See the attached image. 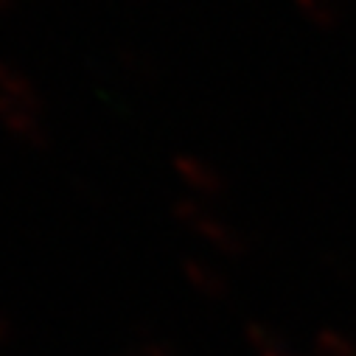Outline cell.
Returning a JSON list of instances; mask_svg holds the SVG:
<instances>
[{"instance_id":"6da1fadb","label":"cell","mask_w":356,"mask_h":356,"mask_svg":"<svg viewBox=\"0 0 356 356\" xmlns=\"http://www.w3.org/2000/svg\"><path fill=\"white\" fill-rule=\"evenodd\" d=\"M174 219L191 227L197 236H202L208 244H213L216 250L227 252V255H241L247 252V241L238 230H233L227 222H222L219 216H213L208 208H202L194 200H177L174 202Z\"/></svg>"},{"instance_id":"7a4b0ae2","label":"cell","mask_w":356,"mask_h":356,"mask_svg":"<svg viewBox=\"0 0 356 356\" xmlns=\"http://www.w3.org/2000/svg\"><path fill=\"white\" fill-rule=\"evenodd\" d=\"M0 124H3V129L37 149H45L48 146V135L37 118V110L20 104V102H12L6 96H0Z\"/></svg>"},{"instance_id":"3957f363","label":"cell","mask_w":356,"mask_h":356,"mask_svg":"<svg viewBox=\"0 0 356 356\" xmlns=\"http://www.w3.org/2000/svg\"><path fill=\"white\" fill-rule=\"evenodd\" d=\"M174 168L186 180V186H191L200 194H222L225 191V177L219 174V168L194 154H177Z\"/></svg>"},{"instance_id":"277c9868","label":"cell","mask_w":356,"mask_h":356,"mask_svg":"<svg viewBox=\"0 0 356 356\" xmlns=\"http://www.w3.org/2000/svg\"><path fill=\"white\" fill-rule=\"evenodd\" d=\"M183 273H186L188 284H191L200 295H205V298H211V300H219V298H225V295L230 292L225 275H222L219 270H213L211 264L200 261V258L186 255V258H183Z\"/></svg>"},{"instance_id":"5b68a950","label":"cell","mask_w":356,"mask_h":356,"mask_svg":"<svg viewBox=\"0 0 356 356\" xmlns=\"http://www.w3.org/2000/svg\"><path fill=\"white\" fill-rule=\"evenodd\" d=\"M0 96H6L12 102H20V104H26V107H31L37 113L42 110L40 93L31 87V81L20 70H15L12 65H6V62H0Z\"/></svg>"},{"instance_id":"8992f818","label":"cell","mask_w":356,"mask_h":356,"mask_svg":"<svg viewBox=\"0 0 356 356\" xmlns=\"http://www.w3.org/2000/svg\"><path fill=\"white\" fill-rule=\"evenodd\" d=\"M247 339L250 345L258 350V356H300L298 350H292L273 328H266L261 323H250L247 325Z\"/></svg>"},{"instance_id":"52a82bcc","label":"cell","mask_w":356,"mask_h":356,"mask_svg":"<svg viewBox=\"0 0 356 356\" xmlns=\"http://www.w3.org/2000/svg\"><path fill=\"white\" fill-rule=\"evenodd\" d=\"M295 6L312 26L323 31H331L339 26V9L334 0H295Z\"/></svg>"},{"instance_id":"ba28073f","label":"cell","mask_w":356,"mask_h":356,"mask_svg":"<svg viewBox=\"0 0 356 356\" xmlns=\"http://www.w3.org/2000/svg\"><path fill=\"white\" fill-rule=\"evenodd\" d=\"M314 356H356V342L337 328H320L314 339Z\"/></svg>"},{"instance_id":"9c48e42d","label":"cell","mask_w":356,"mask_h":356,"mask_svg":"<svg viewBox=\"0 0 356 356\" xmlns=\"http://www.w3.org/2000/svg\"><path fill=\"white\" fill-rule=\"evenodd\" d=\"M115 56H118V65L124 67V73H129L132 79H143V81L157 79V65L146 54H140L135 48H118Z\"/></svg>"},{"instance_id":"30bf717a","label":"cell","mask_w":356,"mask_h":356,"mask_svg":"<svg viewBox=\"0 0 356 356\" xmlns=\"http://www.w3.org/2000/svg\"><path fill=\"white\" fill-rule=\"evenodd\" d=\"M138 350H140V356H180L171 345H165V342H140Z\"/></svg>"},{"instance_id":"8fae6325","label":"cell","mask_w":356,"mask_h":356,"mask_svg":"<svg viewBox=\"0 0 356 356\" xmlns=\"http://www.w3.org/2000/svg\"><path fill=\"white\" fill-rule=\"evenodd\" d=\"M15 337H17V331H15V323L0 312V345H12L15 342Z\"/></svg>"},{"instance_id":"7c38bea8","label":"cell","mask_w":356,"mask_h":356,"mask_svg":"<svg viewBox=\"0 0 356 356\" xmlns=\"http://www.w3.org/2000/svg\"><path fill=\"white\" fill-rule=\"evenodd\" d=\"M15 6V0H0V12H9Z\"/></svg>"},{"instance_id":"4fadbf2b","label":"cell","mask_w":356,"mask_h":356,"mask_svg":"<svg viewBox=\"0 0 356 356\" xmlns=\"http://www.w3.org/2000/svg\"><path fill=\"white\" fill-rule=\"evenodd\" d=\"M121 356H140V350H138V348H132V350H127V353H121Z\"/></svg>"},{"instance_id":"5bb4252c","label":"cell","mask_w":356,"mask_h":356,"mask_svg":"<svg viewBox=\"0 0 356 356\" xmlns=\"http://www.w3.org/2000/svg\"><path fill=\"white\" fill-rule=\"evenodd\" d=\"M127 3H138V0H127Z\"/></svg>"}]
</instances>
